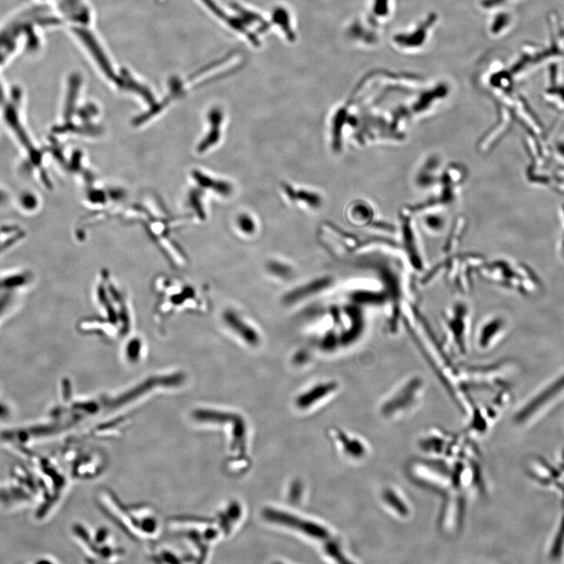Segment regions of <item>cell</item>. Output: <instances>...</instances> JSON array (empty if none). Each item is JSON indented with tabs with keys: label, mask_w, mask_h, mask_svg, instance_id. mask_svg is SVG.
I'll return each mask as SVG.
<instances>
[{
	"label": "cell",
	"mask_w": 564,
	"mask_h": 564,
	"mask_svg": "<svg viewBox=\"0 0 564 564\" xmlns=\"http://www.w3.org/2000/svg\"><path fill=\"white\" fill-rule=\"evenodd\" d=\"M264 515L269 522L290 526L295 529L310 535V536L320 539L329 537L328 531L324 529L322 526L289 515L284 512L274 510H264Z\"/></svg>",
	"instance_id": "1"
},
{
	"label": "cell",
	"mask_w": 564,
	"mask_h": 564,
	"mask_svg": "<svg viewBox=\"0 0 564 564\" xmlns=\"http://www.w3.org/2000/svg\"><path fill=\"white\" fill-rule=\"evenodd\" d=\"M223 320L227 327L245 343L252 346L259 343V332L234 310H228L224 312Z\"/></svg>",
	"instance_id": "2"
},
{
	"label": "cell",
	"mask_w": 564,
	"mask_h": 564,
	"mask_svg": "<svg viewBox=\"0 0 564 564\" xmlns=\"http://www.w3.org/2000/svg\"><path fill=\"white\" fill-rule=\"evenodd\" d=\"M331 284L332 279L330 277L318 278L310 281L308 283L295 288L286 293L283 298L284 302L289 305H294V303L323 292Z\"/></svg>",
	"instance_id": "3"
},
{
	"label": "cell",
	"mask_w": 564,
	"mask_h": 564,
	"mask_svg": "<svg viewBox=\"0 0 564 564\" xmlns=\"http://www.w3.org/2000/svg\"><path fill=\"white\" fill-rule=\"evenodd\" d=\"M337 385L334 382H322L317 384L308 392L301 394L296 404L300 409H305L313 406V404L324 399L331 393L334 392L336 389Z\"/></svg>",
	"instance_id": "4"
},
{
	"label": "cell",
	"mask_w": 564,
	"mask_h": 564,
	"mask_svg": "<svg viewBox=\"0 0 564 564\" xmlns=\"http://www.w3.org/2000/svg\"><path fill=\"white\" fill-rule=\"evenodd\" d=\"M271 20L278 26L279 30L282 25H283L281 33H284L285 39L288 42H292L295 40L296 32L294 19L291 11H289L287 7L283 6H277L274 7Z\"/></svg>",
	"instance_id": "5"
},
{
	"label": "cell",
	"mask_w": 564,
	"mask_h": 564,
	"mask_svg": "<svg viewBox=\"0 0 564 564\" xmlns=\"http://www.w3.org/2000/svg\"><path fill=\"white\" fill-rule=\"evenodd\" d=\"M5 118L7 124L14 130V132L16 133L18 136L19 137L20 142L23 143V146H25L28 151H30L31 155H33V161L36 163H39L40 155L39 154L35 153V151L33 149L32 144L30 143V140H28V137L27 136L25 132L21 125L20 124V122L18 119V117L16 114V111L13 110H8L5 113Z\"/></svg>",
	"instance_id": "6"
},
{
	"label": "cell",
	"mask_w": 564,
	"mask_h": 564,
	"mask_svg": "<svg viewBox=\"0 0 564 564\" xmlns=\"http://www.w3.org/2000/svg\"><path fill=\"white\" fill-rule=\"evenodd\" d=\"M267 270L273 274V276L281 279H288L290 278L293 274V269L290 266L280 262H270L267 264Z\"/></svg>",
	"instance_id": "7"
},
{
	"label": "cell",
	"mask_w": 564,
	"mask_h": 564,
	"mask_svg": "<svg viewBox=\"0 0 564 564\" xmlns=\"http://www.w3.org/2000/svg\"><path fill=\"white\" fill-rule=\"evenodd\" d=\"M27 497L28 495L25 491L20 488H14L10 490H0V503L5 504L13 503V501L25 500Z\"/></svg>",
	"instance_id": "8"
},
{
	"label": "cell",
	"mask_w": 564,
	"mask_h": 564,
	"mask_svg": "<svg viewBox=\"0 0 564 564\" xmlns=\"http://www.w3.org/2000/svg\"><path fill=\"white\" fill-rule=\"evenodd\" d=\"M240 227L243 231V233L251 235L254 233L256 227L254 223L247 216H241L240 221Z\"/></svg>",
	"instance_id": "9"
},
{
	"label": "cell",
	"mask_w": 564,
	"mask_h": 564,
	"mask_svg": "<svg viewBox=\"0 0 564 564\" xmlns=\"http://www.w3.org/2000/svg\"><path fill=\"white\" fill-rule=\"evenodd\" d=\"M20 201L24 208L30 209V211L35 208L36 205H37V201H36L34 195L30 193L24 194L20 199Z\"/></svg>",
	"instance_id": "10"
},
{
	"label": "cell",
	"mask_w": 564,
	"mask_h": 564,
	"mask_svg": "<svg viewBox=\"0 0 564 564\" xmlns=\"http://www.w3.org/2000/svg\"><path fill=\"white\" fill-rule=\"evenodd\" d=\"M322 347L325 351H331L336 346V337L334 334H329L323 339Z\"/></svg>",
	"instance_id": "11"
},
{
	"label": "cell",
	"mask_w": 564,
	"mask_h": 564,
	"mask_svg": "<svg viewBox=\"0 0 564 564\" xmlns=\"http://www.w3.org/2000/svg\"><path fill=\"white\" fill-rule=\"evenodd\" d=\"M9 414L10 412L8 409L3 406L2 404H0V418H6L8 417Z\"/></svg>",
	"instance_id": "12"
},
{
	"label": "cell",
	"mask_w": 564,
	"mask_h": 564,
	"mask_svg": "<svg viewBox=\"0 0 564 564\" xmlns=\"http://www.w3.org/2000/svg\"><path fill=\"white\" fill-rule=\"evenodd\" d=\"M6 200V195L2 192H0V204L1 202L5 201Z\"/></svg>",
	"instance_id": "13"
}]
</instances>
